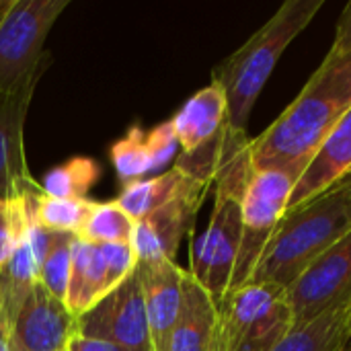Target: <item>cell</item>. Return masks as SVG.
<instances>
[{"mask_svg": "<svg viewBox=\"0 0 351 351\" xmlns=\"http://www.w3.org/2000/svg\"><path fill=\"white\" fill-rule=\"evenodd\" d=\"M68 0H6L0 12V93L37 88L49 68L45 39Z\"/></svg>", "mask_w": 351, "mask_h": 351, "instance_id": "5b68a950", "label": "cell"}, {"mask_svg": "<svg viewBox=\"0 0 351 351\" xmlns=\"http://www.w3.org/2000/svg\"><path fill=\"white\" fill-rule=\"evenodd\" d=\"M251 175V140L247 132L228 125L226 152L214 179L216 193L210 224L193 243L191 269H187L216 304L232 282L243 239V195Z\"/></svg>", "mask_w": 351, "mask_h": 351, "instance_id": "7a4b0ae2", "label": "cell"}, {"mask_svg": "<svg viewBox=\"0 0 351 351\" xmlns=\"http://www.w3.org/2000/svg\"><path fill=\"white\" fill-rule=\"evenodd\" d=\"M179 148L171 119L150 130L132 125L123 138L111 144L109 158L123 185L144 179V175L165 167Z\"/></svg>", "mask_w": 351, "mask_h": 351, "instance_id": "4fadbf2b", "label": "cell"}, {"mask_svg": "<svg viewBox=\"0 0 351 351\" xmlns=\"http://www.w3.org/2000/svg\"><path fill=\"white\" fill-rule=\"evenodd\" d=\"M76 234L51 232L47 251L39 263V284L56 298L66 302L70 267H72V243Z\"/></svg>", "mask_w": 351, "mask_h": 351, "instance_id": "cb8c5ba5", "label": "cell"}, {"mask_svg": "<svg viewBox=\"0 0 351 351\" xmlns=\"http://www.w3.org/2000/svg\"><path fill=\"white\" fill-rule=\"evenodd\" d=\"M193 181H197V179H191L173 167L171 171H167L158 177L140 179V181L123 185L121 193H119V197H115V202L132 220L138 222V220L146 218L148 214H152L154 210L169 204L171 199H175L177 195H181Z\"/></svg>", "mask_w": 351, "mask_h": 351, "instance_id": "ffe728a7", "label": "cell"}, {"mask_svg": "<svg viewBox=\"0 0 351 351\" xmlns=\"http://www.w3.org/2000/svg\"><path fill=\"white\" fill-rule=\"evenodd\" d=\"M325 0H288L212 74L226 95L228 125L247 132L251 111L288 45L302 33Z\"/></svg>", "mask_w": 351, "mask_h": 351, "instance_id": "277c9868", "label": "cell"}, {"mask_svg": "<svg viewBox=\"0 0 351 351\" xmlns=\"http://www.w3.org/2000/svg\"><path fill=\"white\" fill-rule=\"evenodd\" d=\"M105 296V257L101 247L80 237H74L72 267L66 292L68 311L80 319Z\"/></svg>", "mask_w": 351, "mask_h": 351, "instance_id": "ac0fdd59", "label": "cell"}, {"mask_svg": "<svg viewBox=\"0 0 351 351\" xmlns=\"http://www.w3.org/2000/svg\"><path fill=\"white\" fill-rule=\"evenodd\" d=\"M4 2H6V0H0V12H2V8H4Z\"/></svg>", "mask_w": 351, "mask_h": 351, "instance_id": "d6a6232c", "label": "cell"}, {"mask_svg": "<svg viewBox=\"0 0 351 351\" xmlns=\"http://www.w3.org/2000/svg\"><path fill=\"white\" fill-rule=\"evenodd\" d=\"M350 230L351 183L339 181L315 199L284 214L249 282L274 284L286 290Z\"/></svg>", "mask_w": 351, "mask_h": 351, "instance_id": "3957f363", "label": "cell"}, {"mask_svg": "<svg viewBox=\"0 0 351 351\" xmlns=\"http://www.w3.org/2000/svg\"><path fill=\"white\" fill-rule=\"evenodd\" d=\"M12 245H14V218H12L10 199L0 197V267L10 257Z\"/></svg>", "mask_w": 351, "mask_h": 351, "instance_id": "484cf974", "label": "cell"}, {"mask_svg": "<svg viewBox=\"0 0 351 351\" xmlns=\"http://www.w3.org/2000/svg\"><path fill=\"white\" fill-rule=\"evenodd\" d=\"M68 351H128L111 341H103V339H93V337H82V335H76L70 346Z\"/></svg>", "mask_w": 351, "mask_h": 351, "instance_id": "83f0119b", "label": "cell"}, {"mask_svg": "<svg viewBox=\"0 0 351 351\" xmlns=\"http://www.w3.org/2000/svg\"><path fill=\"white\" fill-rule=\"evenodd\" d=\"M351 294V230L319 255L288 288L286 304L292 327L306 325Z\"/></svg>", "mask_w": 351, "mask_h": 351, "instance_id": "52a82bcc", "label": "cell"}, {"mask_svg": "<svg viewBox=\"0 0 351 351\" xmlns=\"http://www.w3.org/2000/svg\"><path fill=\"white\" fill-rule=\"evenodd\" d=\"M208 189L210 183L193 181L181 195L136 222L132 245L136 249L138 263L154 259L175 261L183 237L193 230Z\"/></svg>", "mask_w": 351, "mask_h": 351, "instance_id": "9c48e42d", "label": "cell"}, {"mask_svg": "<svg viewBox=\"0 0 351 351\" xmlns=\"http://www.w3.org/2000/svg\"><path fill=\"white\" fill-rule=\"evenodd\" d=\"M99 247L105 257V290L109 294L136 271L138 255L132 243H107Z\"/></svg>", "mask_w": 351, "mask_h": 351, "instance_id": "d4e9b609", "label": "cell"}, {"mask_svg": "<svg viewBox=\"0 0 351 351\" xmlns=\"http://www.w3.org/2000/svg\"><path fill=\"white\" fill-rule=\"evenodd\" d=\"M0 351H10L8 348V337H6V333L0 329Z\"/></svg>", "mask_w": 351, "mask_h": 351, "instance_id": "f546056e", "label": "cell"}, {"mask_svg": "<svg viewBox=\"0 0 351 351\" xmlns=\"http://www.w3.org/2000/svg\"><path fill=\"white\" fill-rule=\"evenodd\" d=\"M12 218H14V245L10 257L0 267V329L10 333L25 300L39 284V263L33 253L25 212L19 195L10 199Z\"/></svg>", "mask_w": 351, "mask_h": 351, "instance_id": "7c38bea8", "label": "cell"}, {"mask_svg": "<svg viewBox=\"0 0 351 351\" xmlns=\"http://www.w3.org/2000/svg\"><path fill=\"white\" fill-rule=\"evenodd\" d=\"M346 351H351V348H350V350H346Z\"/></svg>", "mask_w": 351, "mask_h": 351, "instance_id": "836d02e7", "label": "cell"}, {"mask_svg": "<svg viewBox=\"0 0 351 351\" xmlns=\"http://www.w3.org/2000/svg\"><path fill=\"white\" fill-rule=\"evenodd\" d=\"M341 181H346V183H351V171L348 173V175H346V177H343V179H341Z\"/></svg>", "mask_w": 351, "mask_h": 351, "instance_id": "1f68e13d", "label": "cell"}, {"mask_svg": "<svg viewBox=\"0 0 351 351\" xmlns=\"http://www.w3.org/2000/svg\"><path fill=\"white\" fill-rule=\"evenodd\" d=\"M76 335H80L78 317L68 311L66 302L37 284L8 333V348L10 351H68Z\"/></svg>", "mask_w": 351, "mask_h": 351, "instance_id": "30bf717a", "label": "cell"}, {"mask_svg": "<svg viewBox=\"0 0 351 351\" xmlns=\"http://www.w3.org/2000/svg\"><path fill=\"white\" fill-rule=\"evenodd\" d=\"M218 329L216 300L185 271L181 288V311L175 323L169 351H212Z\"/></svg>", "mask_w": 351, "mask_h": 351, "instance_id": "2e32d148", "label": "cell"}, {"mask_svg": "<svg viewBox=\"0 0 351 351\" xmlns=\"http://www.w3.org/2000/svg\"><path fill=\"white\" fill-rule=\"evenodd\" d=\"M348 319H350V335H351V294L348 298Z\"/></svg>", "mask_w": 351, "mask_h": 351, "instance_id": "4dcf8cb0", "label": "cell"}, {"mask_svg": "<svg viewBox=\"0 0 351 351\" xmlns=\"http://www.w3.org/2000/svg\"><path fill=\"white\" fill-rule=\"evenodd\" d=\"M35 88L0 93V197L12 199L33 179L25 156V121Z\"/></svg>", "mask_w": 351, "mask_h": 351, "instance_id": "5bb4252c", "label": "cell"}, {"mask_svg": "<svg viewBox=\"0 0 351 351\" xmlns=\"http://www.w3.org/2000/svg\"><path fill=\"white\" fill-rule=\"evenodd\" d=\"M101 177V167L90 156H74L53 167L41 183V189L51 197L88 199V191Z\"/></svg>", "mask_w": 351, "mask_h": 351, "instance_id": "7402d4cb", "label": "cell"}, {"mask_svg": "<svg viewBox=\"0 0 351 351\" xmlns=\"http://www.w3.org/2000/svg\"><path fill=\"white\" fill-rule=\"evenodd\" d=\"M80 335L111 341L128 351H154L140 271H136L78 319Z\"/></svg>", "mask_w": 351, "mask_h": 351, "instance_id": "ba28073f", "label": "cell"}, {"mask_svg": "<svg viewBox=\"0 0 351 351\" xmlns=\"http://www.w3.org/2000/svg\"><path fill=\"white\" fill-rule=\"evenodd\" d=\"M300 175L302 173L288 169H253L243 195V239L228 292L251 280L265 247L288 210L290 195Z\"/></svg>", "mask_w": 351, "mask_h": 351, "instance_id": "8992f818", "label": "cell"}, {"mask_svg": "<svg viewBox=\"0 0 351 351\" xmlns=\"http://www.w3.org/2000/svg\"><path fill=\"white\" fill-rule=\"evenodd\" d=\"M351 348L348 300L315 321L292 327L271 351H346Z\"/></svg>", "mask_w": 351, "mask_h": 351, "instance_id": "d6986e66", "label": "cell"}, {"mask_svg": "<svg viewBox=\"0 0 351 351\" xmlns=\"http://www.w3.org/2000/svg\"><path fill=\"white\" fill-rule=\"evenodd\" d=\"M142 292L148 315L152 350L169 351V341L181 311V288L187 269L171 259H154L138 263Z\"/></svg>", "mask_w": 351, "mask_h": 351, "instance_id": "8fae6325", "label": "cell"}, {"mask_svg": "<svg viewBox=\"0 0 351 351\" xmlns=\"http://www.w3.org/2000/svg\"><path fill=\"white\" fill-rule=\"evenodd\" d=\"M351 171V109L343 119L335 125V130L325 138L317 154L311 158L306 169L302 171L290 202L288 210H294L308 199L325 193L333 185H337ZM286 210V212H288Z\"/></svg>", "mask_w": 351, "mask_h": 351, "instance_id": "9a60e30c", "label": "cell"}, {"mask_svg": "<svg viewBox=\"0 0 351 351\" xmlns=\"http://www.w3.org/2000/svg\"><path fill=\"white\" fill-rule=\"evenodd\" d=\"M212 351H228V346H226V339L220 331V325L216 329V339H214V346H212Z\"/></svg>", "mask_w": 351, "mask_h": 351, "instance_id": "f1b7e54d", "label": "cell"}, {"mask_svg": "<svg viewBox=\"0 0 351 351\" xmlns=\"http://www.w3.org/2000/svg\"><path fill=\"white\" fill-rule=\"evenodd\" d=\"M331 53H350L351 51V2L346 4L339 21H337V29H335V41L329 49Z\"/></svg>", "mask_w": 351, "mask_h": 351, "instance_id": "4316f807", "label": "cell"}, {"mask_svg": "<svg viewBox=\"0 0 351 351\" xmlns=\"http://www.w3.org/2000/svg\"><path fill=\"white\" fill-rule=\"evenodd\" d=\"M179 148L183 154L193 152L212 140L228 123V105L224 88L212 80L206 88L197 90L171 119Z\"/></svg>", "mask_w": 351, "mask_h": 351, "instance_id": "e0dca14e", "label": "cell"}, {"mask_svg": "<svg viewBox=\"0 0 351 351\" xmlns=\"http://www.w3.org/2000/svg\"><path fill=\"white\" fill-rule=\"evenodd\" d=\"M33 214L39 220V224L49 232H66V234H78L88 212L93 206V199H62L47 195L41 185L35 179H29L23 185Z\"/></svg>", "mask_w": 351, "mask_h": 351, "instance_id": "44dd1931", "label": "cell"}, {"mask_svg": "<svg viewBox=\"0 0 351 351\" xmlns=\"http://www.w3.org/2000/svg\"><path fill=\"white\" fill-rule=\"evenodd\" d=\"M350 109L351 51H329L300 95L261 136L251 140L253 169L302 173Z\"/></svg>", "mask_w": 351, "mask_h": 351, "instance_id": "6da1fadb", "label": "cell"}, {"mask_svg": "<svg viewBox=\"0 0 351 351\" xmlns=\"http://www.w3.org/2000/svg\"><path fill=\"white\" fill-rule=\"evenodd\" d=\"M136 232V220H132L117 202H93L90 212L76 237L95 243V245H107V243H132Z\"/></svg>", "mask_w": 351, "mask_h": 351, "instance_id": "603a6c76", "label": "cell"}]
</instances>
